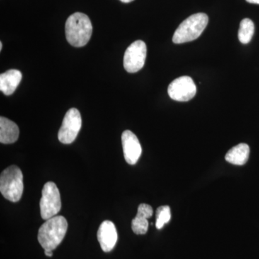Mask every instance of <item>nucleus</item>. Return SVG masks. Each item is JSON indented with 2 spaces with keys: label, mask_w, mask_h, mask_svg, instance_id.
I'll return each instance as SVG.
<instances>
[{
  "label": "nucleus",
  "mask_w": 259,
  "mask_h": 259,
  "mask_svg": "<svg viewBox=\"0 0 259 259\" xmlns=\"http://www.w3.org/2000/svg\"><path fill=\"white\" fill-rule=\"evenodd\" d=\"M120 1L123 3H130L131 2L134 1V0H120Z\"/></svg>",
  "instance_id": "19"
},
{
  "label": "nucleus",
  "mask_w": 259,
  "mask_h": 259,
  "mask_svg": "<svg viewBox=\"0 0 259 259\" xmlns=\"http://www.w3.org/2000/svg\"><path fill=\"white\" fill-rule=\"evenodd\" d=\"M20 135L18 126L5 117H0V142L11 144L18 141Z\"/></svg>",
  "instance_id": "13"
},
{
  "label": "nucleus",
  "mask_w": 259,
  "mask_h": 259,
  "mask_svg": "<svg viewBox=\"0 0 259 259\" xmlns=\"http://www.w3.org/2000/svg\"><path fill=\"white\" fill-rule=\"evenodd\" d=\"M246 2L251 3V4L259 5V0H246Z\"/></svg>",
  "instance_id": "18"
},
{
  "label": "nucleus",
  "mask_w": 259,
  "mask_h": 259,
  "mask_svg": "<svg viewBox=\"0 0 259 259\" xmlns=\"http://www.w3.org/2000/svg\"><path fill=\"white\" fill-rule=\"evenodd\" d=\"M208 20V16L204 13L191 15L180 24L172 40L175 44H180L196 40L207 27Z\"/></svg>",
  "instance_id": "3"
},
{
  "label": "nucleus",
  "mask_w": 259,
  "mask_h": 259,
  "mask_svg": "<svg viewBox=\"0 0 259 259\" xmlns=\"http://www.w3.org/2000/svg\"><path fill=\"white\" fill-rule=\"evenodd\" d=\"M23 175L18 166L13 165L2 172L0 192L5 199L10 202H18L23 195Z\"/></svg>",
  "instance_id": "4"
},
{
  "label": "nucleus",
  "mask_w": 259,
  "mask_h": 259,
  "mask_svg": "<svg viewBox=\"0 0 259 259\" xmlns=\"http://www.w3.org/2000/svg\"><path fill=\"white\" fill-rule=\"evenodd\" d=\"M122 144L126 162L131 165L136 164L142 153V148L137 136L132 131H124L122 134Z\"/></svg>",
  "instance_id": "9"
},
{
  "label": "nucleus",
  "mask_w": 259,
  "mask_h": 259,
  "mask_svg": "<svg viewBox=\"0 0 259 259\" xmlns=\"http://www.w3.org/2000/svg\"><path fill=\"white\" fill-rule=\"evenodd\" d=\"M97 239L104 252L113 249L117 241V232L115 224L110 221L102 223L97 231Z\"/></svg>",
  "instance_id": "10"
},
{
  "label": "nucleus",
  "mask_w": 259,
  "mask_h": 259,
  "mask_svg": "<svg viewBox=\"0 0 259 259\" xmlns=\"http://www.w3.org/2000/svg\"><path fill=\"white\" fill-rule=\"evenodd\" d=\"M53 250H45V255L47 256L52 257L53 256Z\"/></svg>",
  "instance_id": "17"
},
{
  "label": "nucleus",
  "mask_w": 259,
  "mask_h": 259,
  "mask_svg": "<svg viewBox=\"0 0 259 259\" xmlns=\"http://www.w3.org/2000/svg\"><path fill=\"white\" fill-rule=\"evenodd\" d=\"M197 93L193 79L184 76L174 80L168 88V94L172 100L178 102H187L192 100Z\"/></svg>",
  "instance_id": "8"
},
{
  "label": "nucleus",
  "mask_w": 259,
  "mask_h": 259,
  "mask_svg": "<svg viewBox=\"0 0 259 259\" xmlns=\"http://www.w3.org/2000/svg\"><path fill=\"white\" fill-rule=\"evenodd\" d=\"M67 228L66 218L55 216L47 220L39 228L37 240L44 250H54L62 242Z\"/></svg>",
  "instance_id": "2"
},
{
  "label": "nucleus",
  "mask_w": 259,
  "mask_h": 259,
  "mask_svg": "<svg viewBox=\"0 0 259 259\" xmlns=\"http://www.w3.org/2000/svg\"><path fill=\"white\" fill-rule=\"evenodd\" d=\"M254 24L250 19L245 18L240 24L238 30V39L243 44H248L251 40L254 33Z\"/></svg>",
  "instance_id": "15"
},
{
  "label": "nucleus",
  "mask_w": 259,
  "mask_h": 259,
  "mask_svg": "<svg viewBox=\"0 0 259 259\" xmlns=\"http://www.w3.org/2000/svg\"><path fill=\"white\" fill-rule=\"evenodd\" d=\"M153 215V209L148 204H141L138 208L137 215L132 221L133 231L137 235L146 234L148 228V218Z\"/></svg>",
  "instance_id": "11"
},
{
  "label": "nucleus",
  "mask_w": 259,
  "mask_h": 259,
  "mask_svg": "<svg viewBox=\"0 0 259 259\" xmlns=\"http://www.w3.org/2000/svg\"><path fill=\"white\" fill-rule=\"evenodd\" d=\"M21 79L22 73L19 70L10 69L0 75V90L7 96L13 95Z\"/></svg>",
  "instance_id": "12"
},
{
  "label": "nucleus",
  "mask_w": 259,
  "mask_h": 259,
  "mask_svg": "<svg viewBox=\"0 0 259 259\" xmlns=\"http://www.w3.org/2000/svg\"><path fill=\"white\" fill-rule=\"evenodd\" d=\"M147 48L142 40H136L126 49L123 59V66L128 73H136L140 71L145 64Z\"/></svg>",
  "instance_id": "7"
},
{
  "label": "nucleus",
  "mask_w": 259,
  "mask_h": 259,
  "mask_svg": "<svg viewBox=\"0 0 259 259\" xmlns=\"http://www.w3.org/2000/svg\"><path fill=\"white\" fill-rule=\"evenodd\" d=\"M2 49H3V42H0V51H2Z\"/></svg>",
  "instance_id": "20"
},
{
  "label": "nucleus",
  "mask_w": 259,
  "mask_h": 259,
  "mask_svg": "<svg viewBox=\"0 0 259 259\" xmlns=\"http://www.w3.org/2000/svg\"><path fill=\"white\" fill-rule=\"evenodd\" d=\"M40 214L47 221L55 217L61 209L60 192L55 183L49 182L44 185L40 201Z\"/></svg>",
  "instance_id": "5"
},
{
  "label": "nucleus",
  "mask_w": 259,
  "mask_h": 259,
  "mask_svg": "<svg viewBox=\"0 0 259 259\" xmlns=\"http://www.w3.org/2000/svg\"><path fill=\"white\" fill-rule=\"evenodd\" d=\"M81 122L82 121L79 110L76 108L69 109L64 116L58 134L59 141L64 144L74 142L81 129Z\"/></svg>",
  "instance_id": "6"
},
{
  "label": "nucleus",
  "mask_w": 259,
  "mask_h": 259,
  "mask_svg": "<svg viewBox=\"0 0 259 259\" xmlns=\"http://www.w3.org/2000/svg\"><path fill=\"white\" fill-rule=\"evenodd\" d=\"M250 148L245 144H240L232 148L226 155V160L232 164L243 166L248 161Z\"/></svg>",
  "instance_id": "14"
},
{
  "label": "nucleus",
  "mask_w": 259,
  "mask_h": 259,
  "mask_svg": "<svg viewBox=\"0 0 259 259\" xmlns=\"http://www.w3.org/2000/svg\"><path fill=\"white\" fill-rule=\"evenodd\" d=\"M66 37L70 45L83 47L88 44L93 34V25L88 15L76 13L70 15L65 25Z\"/></svg>",
  "instance_id": "1"
},
{
  "label": "nucleus",
  "mask_w": 259,
  "mask_h": 259,
  "mask_svg": "<svg viewBox=\"0 0 259 259\" xmlns=\"http://www.w3.org/2000/svg\"><path fill=\"white\" fill-rule=\"evenodd\" d=\"M171 209L168 206H161L156 210V227L160 230L171 220Z\"/></svg>",
  "instance_id": "16"
}]
</instances>
